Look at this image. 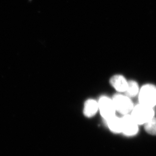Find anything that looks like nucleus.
Listing matches in <instances>:
<instances>
[{
    "mask_svg": "<svg viewBox=\"0 0 156 156\" xmlns=\"http://www.w3.org/2000/svg\"><path fill=\"white\" fill-rule=\"evenodd\" d=\"M140 88L139 84L136 81L130 80L128 81V86L126 90L125 91L126 95L129 97H135L139 94Z\"/></svg>",
    "mask_w": 156,
    "mask_h": 156,
    "instance_id": "1a4fd4ad",
    "label": "nucleus"
},
{
    "mask_svg": "<svg viewBox=\"0 0 156 156\" xmlns=\"http://www.w3.org/2000/svg\"><path fill=\"white\" fill-rule=\"evenodd\" d=\"M154 108L144 105L139 104L134 106L130 115L139 125L146 124L155 117Z\"/></svg>",
    "mask_w": 156,
    "mask_h": 156,
    "instance_id": "f257e3e1",
    "label": "nucleus"
},
{
    "mask_svg": "<svg viewBox=\"0 0 156 156\" xmlns=\"http://www.w3.org/2000/svg\"><path fill=\"white\" fill-rule=\"evenodd\" d=\"M98 103L99 112L106 121L116 115L117 111L112 98L102 96L99 98Z\"/></svg>",
    "mask_w": 156,
    "mask_h": 156,
    "instance_id": "20e7f679",
    "label": "nucleus"
},
{
    "mask_svg": "<svg viewBox=\"0 0 156 156\" xmlns=\"http://www.w3.org/2000/svg\"><path fill=\"white\" fill-rule=\"evenodd\" d=\"M122 119V133L126 136H133L137 134L139 125L130 114L124 115Z\"/></svg>",
    "mask_w": 156,
    "mask_h": 156,
    "instance_id": "39448f33",
    "label": "nucleus"
},
{
    "mask_svg": "<svg viewBox=\"0 0 156 156\" xmlns=\"http://www.w3.org/2000/svg\"><path fill=\"white\" fill-rule=\"evenodd\" d=\"M139 103L150 107L156 106V86L146 84L140 88L139 94Z\"/></svg>",
    "mask_w": 156,
    "mask_h": 156,
    "instance_id": "f03ea898",
    "label": "nucleus"
},
{
    "mask_svg": "<svg viewBox=\"0 0 156 156\" xmlns=\"http://www.w3.org/2000/svg\"><path fill=\"white\" fill-rule=\"evenodd\" d=\"M144 129L146 132L152 136H156V118L153 119L144 124Z\"/></svg>",
    "mask_w": 156,
    "mask_h": 156,
    "instance_id": "9d476101",
    "label": "nucleus"
},
{
    "mask_svg": "<svg viewBox=\"0 0 156 156\" xmlns=\"http://www.w3.org/2000/svg\"><path fill=\"white\" fill-rule=\"evenodd\" d=\"M112 100L117 112L122 115L129 114L134 107L130 98L126 94L124 95L121 93H118L113 95Z\"/></svg>",
    "mask_w": 156,
    "mask_h": 156,
    "instance_id": "7ed1b4c3",
    "label": "nucleus"
},
{
    "mask_svg": "<svg viewBox=\"0 0 156 156\" xmlns=\"http://www.w3.org/2000/svg\"><path fill=\"white\" fill-rule=\"evenodd\" d=\"M106 124L110 131L116 134L122 133V119L116 115L106 120Z\"/></svg>",
    "mask_w": 156,
    "mask_h": 156,
    "instance_id": "6e6552de",
    "label": "nucleus"
},
{
    "mask_svg": "<svg viewBox=\"0 0 156 156\" xmlns=\"http://www.w3.org/2000/svg\"><path fill=\"white\" fill-rule=\"evenodd\" d=\"M111 86L119 93H125L128 86V81L122 75H113L110 79Z\"/></svg>",
    "mask_w": 156,
    "mask_h": 156,
    "instance_id": "423d86ee",
    "label": "nucleus"
},
{
    "mask_svg": "<svg viewBox=\"0 0 156 156\" xmlns=\"http://www.w3.org/2000/svg\"><path fill=\"white\" fill-rule=\"evenodd\" d=\"M99 111L98 101L92 99L86 101L84 103L83 113L87 118H91Z\"/></svg>",
    "mask_w": 156,
    "mask_h": 156,
    "instance_id": "0eeeda50",
    "label": "nucleus"
}]
</instances>
